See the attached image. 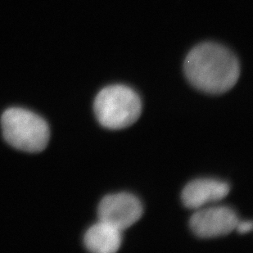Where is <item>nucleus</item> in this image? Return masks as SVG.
I'll return each mask as SVG.
<instances>
[{"mask_svg":"<svg viewBox=\"0 0 253 253\" xmlns=\"http://www.w3.org/2000/svg\"><path fill=\"white\" fill-rule=\"evenodd\" d=\"M230 187L217 179H199L190 182L182 191V201L189 209H200L209 203L222 200L229 194Z\"/></svg>","mask_w":253,"mask_h":253,"instance_id":"423d86ee","label":"nucleus"},{"mask_svg":"<svg viewBox=\"0 0 253 253\" xmlns=\"http://www.w3.org/2000/svg\"><path fill=\"white\" fill-rule=\"evenodd\" d=\"M184 71L192 85L211 94L231 89L240 75L239 62L234 53L224 46L209 42L200 43L189 52Z\"/></svg>","mask_w":253,"mask_h":253,"instance_id":"f257e3e1","label":"nucleus"},{"mask_svg":"<svg viewBox=\"0 0 253 253\" xmlns=\"http://www.w3.org/2000/svg\"><path fill=\"white\" fill-rule=\"evenodd\" d=\"M93 109L98 122L110 129H121L134 124L140 117L139 94L128 86L113 84L96 96Z\"/></svg>","mask_w":253,"mask_h":253,"instance_id":"f03ea898","label":"nucleus"},{"mask_svg":"<svg viewBox=\"0 0 253 253\" xmlns=\"http://www.w3.org/2000/svg\"><path fill=\"white\" fill-rule=\"evenodd\" d=\"M122 231L100 221L87 230L84 237V246L94 253H114L122 245Z\"/></svg>","mask_w":253,"mask_h":253,"instance_id":"0eeeda50","label":"nucleus"},{"mask_svg":"<svg viewBox=\"0 0 253 253\" xmlns=\"http://www.w3.org/2000/svg\"><path fill=\"white\" fill-rule=\"evenodd\" d=\"M253 228V225L252 221H243V222H240V220H239L235 229H237V231L240 233V234H247V233L252 231Z\"/></svg>","mask_w":253,"mask_h":253,"instance_id":"6e6552de","label":"nucleus"},{"mask_svg":"<svg viewBox=\"0 0 253 253\" xmlns=\"http://www.w3.org/2000/svg\"><path fill=\"white\" fill-rule=\"evenodd\" d=\"M239 220L236 213L227 207L200 208L192 215L189 225L197 236L218 238L230 234Z\"/></svg>","mask_w":253,"mask_h":253,"instance_id":"39448f33","label":"nucleus"},{"mask_svg":"<svg viewBox=\"0 0 253 253\" xmlns=\"http://www.w3.org/2000/svg\"><path fill=\"white\" fill-rule=\"evenodd\" d=\"M2 135L7 143L18 150L40 153L48 145L50 132L47 122L36 113L12 108L1 117Z\"/></svg>","mask_w":253,"mask_h":253,"instance_id":"7ed1b4c3","label":"nucleus"},{"mask_svg":"<svg viewBox=\"0 0 253 253\" xmlns=\"http://www.w3.org/2000/svg\"><path fill=\"white\" fill-rule=\"evenodd\" d=\"M100 221L121 231L135 224L143 215V206L137 197L128 193L111 194L102 199L98 209Z\"/></svg>","mask_w":253,"mask_h":253,"instance_id":"20e7f679","label":"nucleus"}]
</instances>
